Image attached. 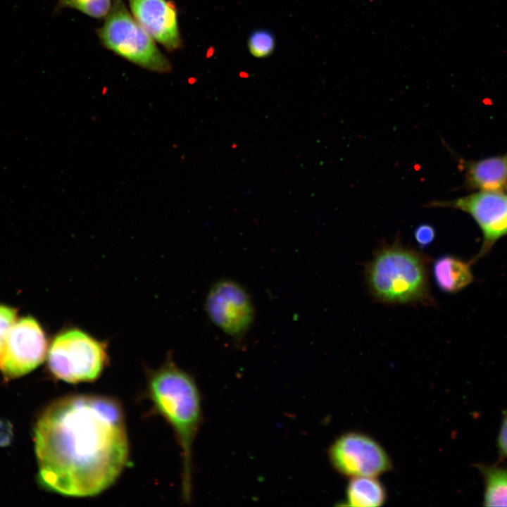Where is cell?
Wrapping results in <instances>:
<instances>
[{
  "mask_svg": "<svg viewBox=\"0 0 507 507\" xmlns=\"http://www.w3.org/2000/svg\"><path fill=\"white\" fill-rule=\"evenodd\" d=\"M35 449L44 489L73 497L99 494L116 481L128 459L122 406L99 395L62 397L38 418Z\"/></svg>",
  "mask_w": 507,
  "mask_h": 507,
  "instance_id": "1",
  "label": "cell"
},
{
  "mask_svg": "<svg viewBox=\"0 0 507 507\" xmlns=\"http://www.w3.org/2000/svg\"><path fill=\"white\" fill-rule=\"evenodd\" d=\"M430 258L398 239L384 243L364 269L370 297L387 305L435 304L429 282Z\"/></svg>",
  "mask_w": 507,
  "mask_h": 507,
  "instance_id": "2",
  "label": "cell"
},
{
  "mask_svg": "<svg viewBox=\"0 0 507 507\" xmlns=\"http://www.w3.org/2000/svg\"><path fill=\"white\" fill-rule=\"evenodd\" d=\"M147 390L156 410L170 425L182 451V492L185 501L192 494V446L201 422V397L194 380L167 362L149 376Z\"/></svg>",
  "mask_w": 507,
  "mask_h": 507,
  "instance_id": "3",
  "label": "cell"
},
{
  "mask_svg": "<svg viewBox=\"0 0 507 507\" xmlns=\"http://www.w3.org/2000/svg\"><path fill=\"white\" fill-rule=\"evenodd\" d=\"M96 32L106 49L125 60L150 71L171 72L170 61L122 0L112 1L111 10Z\"/></svg>",
  "mask_w": 507,
  "mask_h": 507,
  "instance_id": "4",
  "label": "cell"
},
{
  "mask_svg": "<svg viewBox=\"0 0 507 507\" xmlns=\"http://www.w3.org/2000/svg\"><path fill=\"white\" fill-rule=\"evenodd\" d=\"M107 361L106 344L75 327L58 334L47 353L51 373L72 384L95 380Z\"/></svg>",
  "mask_w": 507,
  "mask_h": 507,
  "instance_id": "5",
  "label": "cell"
},
{
  "mask_svg": "<svg viewBox=\"0 0 507 507\" xmlns=\"http://www.w3.org/2000/svg\"><path fill=\"white\" fill-rule=\"evenodd\" d=\"M425 206L457 209L472 217L482 234L480 249L470 260L472 264L488 254L499 239L507 236V191H478L451 200H434Z\"/></svg>",
  "mask_w": 507,
  "mask_h": 507,
  "instance_id": "6",
  "label": "cell"
},
{
  "mask_svg": "<svg viewBox=\"0 0 507 507\" xmlns=\"http://www.w3.org/2000/svg\"><path fill=\"white\" fill-rule=\"evenodd\" d=\"M332 468L349 477H377L391 470L392 461L373 438L358 432L338 437L328 449Z\"/></svg>",
  "mask_w": 507,
  "mask_h": 507,
  "instance_id": "7",
  "label": "cell"
},
{
  "mask_svg": "<svg viewBox=\"0 0 507 507\" xmlns=\"http://www.w3.org/2000/svg\"><path fill=\"white\" fill-rule=\"evenodd\" d=\"M47 352L43 329L32 317L12 325L0 347V372L6 379L23 376L39 365Z\"/></svg>",
  "mask_w": 507,
  "mask_h": 507,
  "instance_id": "8",
  "label": "cell"
},
{
  "mask_svg": "<svg viewBox=\"0 0 507 507\" xmlns=\"http://www.w3.org/2000/svg\"><path fill=\"white\" fill-rule=\"evenodd\" d=\"M206 308L212 322L234 337L244 334L254 320V307L248 294L231 280L214 284L208 292Z\"/></svg>",
  "mask_w": 507,
  "mask_h": 507,
  "instance_id": "9",
  "label": "cell"
},
{
  "mask_svg": "<svg viewBox=\"0 0 507 507\" xmlns=\"http://www.w3.org/2000/svg\"><path fill=\"white\" fill-rule=\"evenodd\" d=\"M132 15L168 51L179 49L182 40L175 4L170 0H128Z\"/></svg>",
  "mask_w": 507,
  "mask_h": 507,
  "instance_id": "10",
  "label": "cell"
},
{
  "mask_svg": "<svg viewBox=\"0 0 507 507\" xmlns=\"http://www.w3.org/2000/svg\"><path fill=\"white\" fill-rule=\"evenodd\" d=\"M460 165L468 188L478 191H507L506 156L461 161Z\"/></svg>",
  "mask_w": 507,
  "mask_h": 507,
  "instance_id": "11",
  "label": "cell"
},
{
  "mask_svg": "<svg viewBox=\"0 0 507 507\" xmlns=\"http://www.w3.org/2000/svg\"><path fill=\"white\" fill-rule=\"evenodd\" d=\"M470 261L453 255H443L434 260L432 274L437 287L448 294H456L475 280Z\"/></svg>",
  "mask_w": 507,
  "mask_h": 507,
  "instance_id": "12",
  "label": "cell"
},
{
  "mask_svg": "<svg viewBox=\"0 0 507 507\" xmlns=\"http://www.w3.org/2000/svg\"><path fill=\"white\" fill-rule=\"evenodd\" d=\"M387 499L382 484L375 477H351L346 489L344 505L350 506L375 507L382 506Z\"/></svg>",
  "mask_w": 507,
  "mask_h": 507,
  "instance_id": "13",
  "label": "cell"
},
{
  "mask_svg": "<svg viewBox=\"0 0 507 507\" xmlns=\"http://www.w3.org/2000/svg\"><path fill=\"white\" fill-rule=\"evenodd\" d=\"M485 479L484 505L507 506V468L482 467Z\"/></svg>",
  "mask_w": 507,
  "mask_h": 507,
  "instance_id": "14",
  "label": "cell"
},
{
  "mask_svg": "<svg viewBox=\"0 0 507 507\" xmlns=\"http://www.w3.org/2000/svg\"><path fill=\"white\" fill-rule=\"evenodd\" d=\"M113 0H58L56 10L65 8L76 9L90 17H106L111 8Z\"/></svg>",
  "mask_w": 507,
  "mask_h": 507,
  "instance_id": "15",
  "label": "cell"
},
{
  "mask_svg": "<svg viewBox=\"0 0 507 507\" xmlns=\"http://www.w3.org/2000/svg\"><path fill=\"white\" fill-rule=\"evenodd\" d=\"M248 48L250 53L256 58L268 57L270 56L275 50V37L273 34L268 30H256L249 37Z\"/></svg>",
  "mask_w": 507,
  "mask_h": 507,
  "instance_id": "16",
  "label": "cell"
},
{
  "mask_svg": "<svg viewBox=\"0 0 507 507\" xmlns=\"http://www.w3.org/2000/svg\"><path fill=\"white\" fill-rule=\"evenodd\" d=\"M436 232L434 227L428 223L418 225L414 230V238L420 248L430 246L434 240Z\"/></svg>",
  "mask_w": 507,
  "mask_h": 507,
  "instance_id": "17",
  "label": "cell"
},
{
  "mask_svg": "<svg viewBox=\"0 0 507 507\" xmlns=\"http://www.w3.org/2000/svg\"><path fill=\"white\" fill-rule=\"evenodd\" d=\"M16 320V310L0 305V347L8 330Z\"/></svg>",
  "mask_w": 507,
  "mask_h": 507,
  "instance_id": "18",
  "label": "cell"
},
{
  "mask_svg": "<svg viewBox=\"0 0 507 507\" xmlns=\"http://www.w3.org/2000/svg\"><path fill=\"white\" fill-rule=\"evenodd\" d=\"M13 432L11 423L7 420L0 419V446H6L11 443Z\"/></svg>",
  "mask_w": 507,
  "mask_h": 507,
  "instance_id": "19",
  "label": "cell"
},
{
  "mask_svg": "<svg viewBox=\"0 0 507 507\" xmlns=\"http://www.w3.org/2000/svg\"><path fill=\"white\" fill-rule=\"evenodd\" d=\"M498 445L501 453L507 456V413H505L498 437Z\"/></svg>",
  "mask_w": 507,
  "mask_h": 507,
  "instance_id": "20",
  "label": "cell"
},
{
  "mask_svg": "<svg viewBox=\"0 0 507 507\" xmlns=\"http://www.w3.org/2000/svg\"><path fill=\"white\" fill-rule=\"evenodd\" d=\"M506 158H507V156H506Z\"/></svg>",
  "mask_w": 507,
  "mask_h": 507,
  "instance_id": "21",
  "label": "cell"
}]
</instances>
